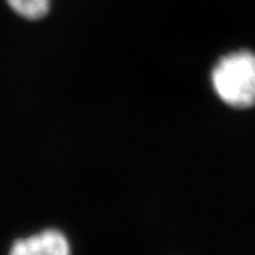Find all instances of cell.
Masks as SVG:
<instances>
[{
    "mask_svg": "<svg viewBox=\"0 0 255 255\" xmlns=\"http://www.w3.org/2000/svg\"><path fill=\"white\" fill-rule=\"evenodd\" d=\"M211 81L220 100L230 107L255 105V54L238 51L223 57L213 70Z\"/></svg>",
    "mask_w": 255,
    "mask_h": 255,
    "instance_id": "1",
    "label": "cell"
},
{
    "mask_svg": "<svg viewBox=\"0 0 255 255\" xmlns=\"http://www.w3.org/2000/svg\"><path fill=\"white\" fill-rule=\"evenodd\" d=\"M10 255H71V250L63 233L46 230L37 236L16 241Z\"/></svg>",
    "mask_w": 255,
    "mask_h": 255,
    "instance_id": "2",
    "label": "cell"
},
{
    "mask_svg": "<svg viewBox=\"0 0 255 255\" xmlns=\"http://www.w3.org/2000/svg\"><path fill=\"white\" fill-rule=\"evenodd\" d=\"M7 3L20 16L28 20H37L48 13L51 0H7Z\"/></svg>",
    "mask_w": 255,
    "mask_h": 255,
    "instance_id": "3",
    "label": "cell"
}]
</instances>
